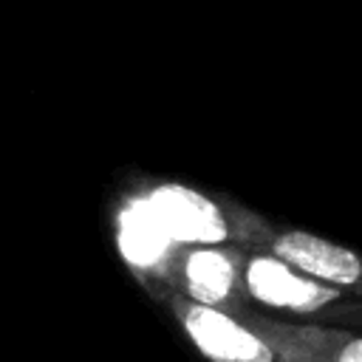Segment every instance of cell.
<instances>
[{
  "instance_id": "cell-7",
  "label": "cell",
  "mask_w": 362,
  "mask_h": 362,
  "mask_svg": "<svg viewBox=\"0 0 362 362\" xmlns=\"http://www.w3.org/2000/svg\"><path fill=\"white\" fill-rule=\"evenodd\" d=\"M334 362H362V337L359 339H348L339 348V354H337Z\"/></svg>"
},
{
  "instance_id": "cell-5",
  "label": "cell",
  "mask_w": 362,
  "mask_h": 362,
  "mask_svg": "<svg viewBox=\"0 0 362 362\" xmlns=\"http://www.w3.org/2000/svg\"><path fill=\"white\" fill-rule=\"evenodd\" d=\"M184 277L189 294L201 305H215L229 297L235 283V266L215 249H198L184 260Z\"/></svg>"
},
{
  "instance_id": "cell-4",
  "label": "cell",
  "mask_w": 362,
  "mask_h": 362,
  "mask_svg": "<svg viewBox=\"0 0 362 362\" xmlns=\"http://www.w3.org/2000/svg\"><path fill=\"white\" fill-rule=\"evenodd\" d=\"M150 215L161 226L164 238L175 240H223L226 226L218 215V209L201 198L198 192H189L184 187H164L158 189L150 204Z\"/></svg>"
},
{
  "instance_id": "cell-1",
  "label": "cell",
  "mask_w": 362,
  "mask_h": 362,
  "mask_svg": "<svg viewBox=\"0 0 362 362\" xmlns=\"http://www.w3.org/2000/svg\"><path fill=\"white\" fill-rule=\"evenodd\" d=\"M189 339L215 362H269V348L249 328L215 305L189 303L178 308Z\"/></svg>"
},
{
  "instance_id": "cell-2",
  "label": "cell",
  "mask_w": 362,
  "mask_h": 362,
  "mask_svg": "<svg viewBox=\"0 0 362 362\" xmlns=\"http://www.w3.org/2000/svg\"><path fill=\"white\" fill-rule=\"evenodd\" d=\"M272 249L274 257H280L283 263H288L291 269L317 283L356 286L362 277L359 255L311 232H280L277 238H272Z\"/></svg>"
},
{
  "instance_id": "cell-6",
  "label": "cell",
  "mask_w": 362,
  "mask_h": 362,
  "mask_svg": "<svg viewBox=\"0 0 362 362\" xmlns=\"http://www.w3.org/2000/svg\"><path fill=\"white\" fill-rule=\"evenodd\" d=\"M164 232L156 223V218L150 215V209L144 206V212H130L124 221V232H122V249L127 252V257H133L136 263H147L150 257H156L164 246Z\"/></svg>"
},
{
  "instance_id": "cell-3",
  "label": "cell",
  "mask_w": 362,
  "mask_h": 362,
  "mask_svg": "<svg viewBox=\"0 0 362 362\" xmlns=\"http://www.w3.org/2000/svg\"><path fill=\"white\" fill-rule=\"evenodd\" d=\"M246 286L252 297L274 308L291 311H314L334 300V291L320 286L317 280L300 274L280 257H255L246 266Z\"/></svg>"
}]
</instances>
